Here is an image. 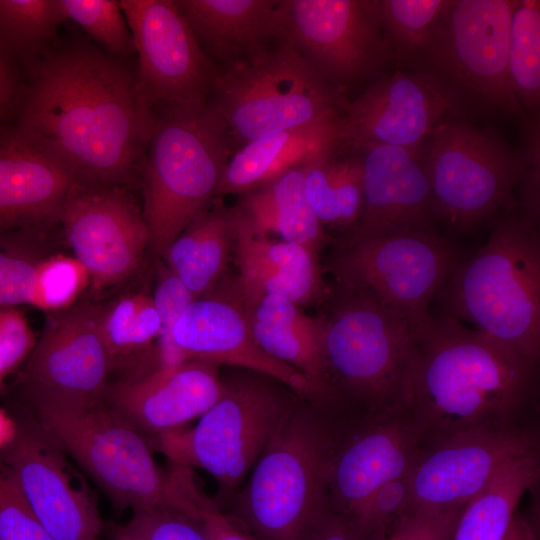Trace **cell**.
I'll return each mask as SVG.
<instances>
[{"instance_id": "obj_40", "label": "cell", "mask_w": 540, "mask_h": 540, "mask_svg": "<svg viewBox=\"0 0 540 540\" xmlns=\"http://www.w3.org/2000/svg\"><path fill=\"white\" fill-rule=\"evenodd\" d=\"M411 471L382 485L366 502L355 522L360 540H381L407 511Z\"/></svg>"}, {"instance_id": "obj_37", "label": "cell", "mask_w": 540, "mask_h": 540, "mask_svg": "<svg viewBox=\"0 0 540 540\" xmlns=\"http://www.w3.org/2000/svg\"><path fill=\"white\" fill-rule=\"evenodd\" d=\"M48 235L32 230L0 232V308L30 305L36 268L49 256L44 249Z\"/></svg>"}, {"instance_id": "obj_7", "label": "cell", "mask_w": 540, "mask_h": 540, "mask_svg": "<svg viewBox=\"0 0 540 540\" xmlns=\"http://www.w3.org/2000/svg\"><path fill=\"white\" fill-rule=\"evenodd\" d=\"M232 155L227 129L209 102L153 109L142 170L149 247L163 256L215 196Z\"/></svg>"}, {"instance_id": "obj_44", "label": "cell", "mask_w": 540, "mask_h": 540, "mask_svg": "<svg viewBox=\"0 0 540 540\" xmlns=\"http://www.w3.org/2000/svg\"><path fill=\"white\" fill-rule=\"evenodd\" d=\"M463 507L408 510L381 540H451Z\"/></svg>"}, {"instance_id": "obj_29", "label": "cell", "mask_w": 540, "mask_h": 540, "mask_svg": "<svg viewBox=\"0 0 540 540\" xmlns=\"http://www.w3.org/2000/svg\"><path fill=\"white\" fill-rule=\"evenodd\" d=\"M306 164V163H305ZM297 166L267 185L244 194L234 207L255 233L298 243L317 251L331 239L315 217L304 189V167Z\"/></svg>"}, {"instance_id": "obj_19", "label": "cell", "mask_w": 540, "mask_h": 540, "mask_svg": "<svg viewBox=\"0 0 540 540\" xmlns=\"http://www.w3.org/2000/svg\"><path fill=\"white\" fill-rule=\"evenodd\" d=\"M421 451L418 434L399 407L359 420L338 417L328 473L331 511L355 523L376 490L409 472Z\"/></svg>"}, {"instance_id": "obj_45", "label": "cell", "mask_w": 540, "mask_h": 540, "mask_svg": "<svg viewBox=\"0 0 540 540\" xmlns=\"http://www.w3.org/2000/svg\"><path fill=\"white\" fill-rule=\"evenodd\" d=\"M34 344L25 316L14 307L0 308V383L24 363Z\"/></svg>"}, {"instance_id": "obj_1", "label": "cell", "mask_w": 540, "mask_h": 540, "mask_svg": "<svg viewBox=\"0 0 540 540\" xmlns=\"http://www.w3.org/2000/svg\"><path fill=\"white\" fill-rule=\"evenodd\" d=\"M28 73L14 129L85 185L133 186L142 176L153 125L136 73L84 42L50 47Z\"/></svg>"}, {"instance_id": "obj_14", "label": "cell", "mask_w": 540, "mask_h": 540, "mask_svg": "<svg viewBox=\"0 0 540 540\" xmlns=\"http://www.w3.org/2000/svg\"><path fill=\"white\" fill-rule=\"evenodd\" d=\"M280 12L289 41L341 92L393 64L379 0H280Z\"/></svg>"}, {"instance_id": "obj_28", "label": "cell", "mask_w": 540, "mask_h": 540, "mask_svg": "<svg viewBox=\"0 0 540 540\" xmlns=\"http://www.w3.org/2000/svg\"><path fill=\"white\" fill-rule=\"evenodd\" d=\"M234 289L257 344L272 358L302 373L329 409L322 316L310 317L299 305L279 295L247 297Z\"/></svg>"}, {"instance_id": "obj_10", "label": "cell", "mask_w": 540, "mask_h": 540, "mask_svg": "<svg viewBox=\"0 0 540 540\" xmlns=\"http://www.w3.org/2000/svg\"><path fill=\"white\" fill-rule=\"evenodd\" d=\"M437 220L471 231L516 206L514 189L528 168L526 149L462 118L442 120L419 148Z\"/></svg>"}, {"instance_id": "obj_35", "label": "cell", "mask_w": 540, "mask_h": 540, "mask_svg": "<svg viewBox=\"0 0 540 540\" xmlns=\"http://www.w3.org/2000/svg\"><path fill=\"white\" fill-rule=\"evenodd\" d=\"M507 70L511 89L525 110L540 102V1L516 0L508 34Z\"/></svg>"}, {"instance_id": "obj_17", "label": "cell", "mask_w": 540, "mask_h": 540, "mask_svg": "<svg viewBox=\"0 0 540 540\" xmlns=\"http://www.w3.org/2000/svg\"><path fill=\"white\" fill-rule=\"evenodd\" d=\"M59 226L96 291L128 279L149 247L142 210L122 186H81L65 203Z\"/></svg>"}, {"instance_id": "obj_34", "label": "cell", "mask_w": 540, "mask_h": 540, "mask_svg": "<svg viewBox=\"0 0 540 540\" xmlns=\"http://www.w3.org/2000/svg\"><path fill=\"white\" fill-rule=\"evenodd\" d=\"M450 0H379L382 33L399 68L414 69Z\"/></svg>"}, {"instance_id": "obj_9", "label": "cell", "mask_w": 540, "mask_h": 540, "mask_svg": "<svg viewBox=\"0 0 540 540\" xmlns=\"http://www.w3.org/2000/svg\"><path fill=\"white\" fill-rule=\"evenodd\" d=\"M209 104L236 149L271 133L344 115L349 105L287 37L218 68Z\"/></svg>"}, {"instance_id": "obj_13", "label": "cell", "mask_w": 540, "mask_h": 540, "mask_svg": "<svg viewBox=\"0 0 540 540\" xmlns=\"http://www.w3.org/2000/svg\"><path fill=\"white\" fill-rule=\"evenodd\" d=\"M103 307L88 300L48 312L40 337L12 385V402L104 400L113 359L102 330Z\"/></svg>"}, {"instance_id": "obj_33", "label": "cell", "mask_w": 540, "mask_h": 540, "mask_svg": "<svg viewBox=\"0 0 540 540\" xmlns=\"http://www.w3.org/2000/svg\"><path fill=\"white\" fill-rule=\"evenodd\" d=\"M63 21L59 0H0V56L12 68L29 67L52 47Z\"/></svg>"}, {"instance_id": "obj_3", "label": "cell", "mask_w": 540, "mask_h": 540, "mask_svg": "<svg viewBox=\"0 0 540 540\" xmlns=\"http://www.w3.org/2000/svg\"><path fill=\"white\" fill-rule=\"evenodd\" d=\"M29 414L106 493L114 506L133 511L167 508L199 519L202 493L189 469L165 473L154 461L148 439L104 400L12 402Z\"/></svg>"}, {"instance_id": "obj_24", "label": "cell", "mask_w": 540, "mask_h": 540, "mask_svg": "<svg viewBox=\"0 0 540 540\" xmlns=\"http://www.w3.org/2000/svg\"><path fill=\"white\" fill-rule=\"evenodd\" d=\"M83 185L64 162L13 126L0 128V232L50 233Z\"/></svg>"}, {"instance_id": "obj_43", "label": "cell", "mask_w": 540, "mask_h": 540, "mask_svg": "<svg viewBox=\"0 0 540 540\" xmlns=\"http://www.w3.org/2000/svg\"><path fill=\"white\" fill-rule=\"evenodd\" d=\"M152 299L160 319L159 364L180 362L182 360L172 345L171 333L180 315L195 298L166 266L159 274Z\"/></svg>"}, {"instance_id": "obj_38", "label": "cell", "mask_w": 540, "mask_h": 540, "mask_svg": "<svg viewBox=\"0 0 540 540\" xmlns=\"http://www.w3.org/2000/svg\"><path fill=\"white\" fill-rule=\"evenodd\" d=\"M59 3L65 20L80 26L102 50L120 59L135 53L119 1L59 0Z\"/></svg>"}, {"instance_id": "obj_11", "label": "cell", "mask_w": 540, "mask_h": 540, "mask_svg": "<svg viewBox=\"0 0 540 540\" xmlns=\"http://www.w3.org/2000/svg\"><path fill=\"white\" fill-rule=\"evenodd\" d=\"M515 4L516 0H450L412 70L435 79L467 116H524L507 70Z\"/></svg>"}, {"instance_id": "obj_8", "label": "cell", "mask_w": 540, "mask_h": 540, "mask_svg": "<svg viewBox=\"0 0 540 540\" xmlns=\"http://www.w3.org/2000/svg\"><path fill=\"white\" fill-rule=\"evenodd\" d=\"M216 402L191 428L153 437L151 447L175 467L200 468L217 484V497L233 500L288 413L303 399L259 372L230 367L221 374Z\"/></svg>"}, {"instance_id": "obj_49", "label": "cell", "mask_w": 540, "mask_h": 540, "mask_svg": "<svg viewBox=\"0 0 540 540\" xmlns=\"http://www.w3.org/2000/svg\"><path fill=\"white\" fill-rule=\"evenodd\" d=\"M504 540H536L532 526L516 513Z\"/></svg>"}, {"instance_id": "obj_25", "label": "cell", "mask_w": 540, "mask_h": 540, "mask_svg": "<svg viewBox=\"0 0 540 540\" xmlns=\"http://www.w3.org/2000/svg\"><path fill=\"white\" fill-rule=\"evenodd\" d=\"M232 209L239 269L234 287L241 295L274 294L299 306L327 295L317 250L257 234Z\"/></svg>"}, {"instance_id": "obj_6", "label": "cell", "mask_w": 540, "mask_h": 540, "mask_svg": "<svg viewBox=\"0 0 540 540\" xmlns=\"http://www.w3.org/2000/svg\"><path fill=\"white\" fill-rule=\"evenodd\" d=\"M335 293L322 316L329 410L352 421L398 407L419 323L363 293Z\"/></svg>"}, {"instance_id": "obj_22", "label": "cell", "mask_w": 540, "mask_h": 540, "mask_svg": "<svg viewBox=\"0 0 540 540\" xmlns=\"http://www.w3.org/2000/svg\"><path fill=\"white\" fill-rule=\"evenodd\" d=\"M216 364L185 359L159 364L148 373L109 384L105 403L148 437L182 428L218 399L222 379Z\"/></svg>"}, {"instance_id": "obj_21", "label": "cell", "mask_w": 540, "mask_h": 540, "mask_svg": "<svg viewBox=\"0 0 540 540\" xmlns=\"http://www.w3.org/2000/svg\"><path fill=\"white\" fill-rule=\"evenodd\" d=\"M171 340L181 360L196 359L259 372L324 407L321 394L302 373L272 358L257 344L234 288L229 296L208 294L194 299L175 323Z\"/></svg>"}, {"instance_id": "obj_50", "label": "cell", "mask_w": 540, "mask_h": 540, "mask_svg": "<svg viewBox=\"0 0 540 540\" xmlns=\"http://www.w3.org/2000/svg\"><path fill=\"white\" fill-rule=\"evenodd\" d=\"M15 431L16 427L13 418L0 409V451L12 441Z\"/></svg>"}, {"instance_id": "obj_20", "label": "cell", "mask_w": 540, "mask_h": 540, "mask_svg": "<svg viewBox=\"0 0 540 540\" xmlns=\"http://www.w3.org/2000/svg\"><path fill=\"white\" fill-rule=\"evenodd\" d=\"M466 113L432 77L418 70H396L378 78L344 115L345 145L383 144L419 150L433 129Z\"/></svg>"}, {"instance_id": "obj_41", "label": "cell", "mask_w": 540, "mask_h": 540, "mask_svg": "<svg viewBox=\"0 0 540 540\" xmlns=\"http://www.w3.org/2000/svg\"><path fill=\"white\" fill-rule=\"evenodd\" d=\"M120 530L133 540H210L201 520L167 508L133 511Z\"/></svg>"}, {"instance_id": "obj_30", "label": "cell", "mask_w": 540, "mask_h": 540, "mask_svg": "<svg viewBox=\"0 0 540 540\" xmlns=\"http://www.w3.org/2000/svg\"><path fill=\"white\" fill-rule=\"evenodd\" d=\"M233 242V209L215 204L189 223L163 257L167 268L197 299L210 294L217 285Z\"/></svg>"}, {"instance_id": "obj_18", "label": "cell", "mask_w": 540, "mask_h": 540, "mask_svg": "<svg viewBox=\"0 0 540 540\" xmlns=\"http://www.w3.org/2000/svg\"><path fill=\"white\" fill-rule=\"evenodd\" d=\"M539 451L535 428L471 429L421 451L410 476L408 510L465 504L509 463Z\"/></svg>"}, {"instance_id": "obj_42", "label": "cell", "mask_w": 540, "mask_h": 540, "mask_svg": "<svg viewBox=\"0 0 540 540\" xmlns=\"http://www.w3.org/2000/svg\"><path fill=\"white\" fill-rule=\"evenodd\" d=\"M0 540H55L33 513L11 470L1 459Z\"/></svg>"}, {"instance_id": "obj_32", "label": "cell", "mask_w": 540, "mask_h": 540, "mask_svg": "<svg viewBox=\"0 0 540 540\" xmlns=\"http://www.w3.org/2000/svg\"><path fill=\"white\" fill-rule=\"evenodd\" d=\"M539 476V451L509 463L465 504L451 540H504L520 499Z\"/></svg>"}, {"instance_id": "obj_2", "label": "cell", "mask_w": 540, "mask_h": 540, "mask_svg": "<svg viewBox=\"0 0 540 540\" xmlns=\"http://www.w3.org/2000/svg\"><path fill=\"white\" fill-rule=\"evenodd\" d=\"M538 365L455 318L429 314L416 326L398 407L412 422L421 450L471 429L529 427Z\"/></svg>"}, {"instance_id": "obj_12", "label": "cell", "mask_w": 540, "mask_h": 540, "mask_svg": "<svg viewBox=\"0 0 540 540\" xmlns=\"http://www.w3.org/2000/svg\"><path fill=\"white\" fill-rule=\"evenodd\" d=\"M459 262L454 244L436 230H416L345 234L328 268L338 287L368 295L418 324Z\"/></svg>"}, {"instance_id": "obj_36", "label": "cell", "mask_w": 540, "mask_h": 540, "mask_svg": "<svg viewBox=\"0 0 540 540\" xmlns=\"http://www.w3.org/2000/svg\"><path fill=\"white\" fill-rule=\"evenodd\" d=\"M102 330L115 365L116 359L147 348L160 333V319L152 296L133 293L103 307Z\"/></svg>"}, {"instance_id": "obj_26", "label": "cell", "mask_w": 540, "mask_h": 540, "mask_svg": "<svg viewBox=\"0 0 540 540\" xmlns=\"http://www.w3.org/2000/svg\"><path fill=\"white\" fill-rule=\"evenodd\" d=\"M199 45L220 68L286 37L280 0H174Z\"/></svg>"}, {"instance_id": "obj_51", "label": "cell", "mask_w": 540, "mask_h": 540, "mask_svg": "<svg viewBox=\"0 0 540 540\" xmlns=\"http://www.w3.org/2000/svg\"><path fill=\"white\" fill-rule=\"evenodd\" d=\"M115 540H133L126 534H124L120 529L115 534Z\"/></svg>"}, {"instance_id": "obj_46", "label": "cell", "mask_w": 540, "mask_h": 540, "mask_svg": "<svg viewBox=\"0 0 540 540\" xmlns=\"http://www.w3.org/2000/svg\"><path fill=\"white\" fill-rule=\"evenodd\" d=\"M199 517L210 540H255L205 495L199 504Z\"/></svg>"}, {"instance_id": "obj_16", "label": "cell", "mask_w": 540, "mask_h": 540, "mask_svg": "<svg viewBox=\"0 0 540 540\" xmlns=\"http://www.w3.org/2000/svg\"><path fill=\"white\" fill-rule=\"evenodd\" d=\"M12 441L0 451L24 498L55 540H98L102 521L93 491L66 452L27 413L12 410Z\"/></svg>"}, {"instance_id": "obj_4", "label": "cell", "mask_w": 540, "mask_h": 540, "mask_svg": "<svg viewBox=\"0 0 540 540\" xmlns=\"http://www.w3.org/2000/svg\"><path fill=\"white\" fill-rule=\"evenodd\" d=\"M338 418L301 399L226 512L255 540H306L331 511L328 473Z\"/></svg>"}, {"instance_id": "obj_27", "label": "cell", "mask_w": 540, "mask_h": 540, "mask_svg": "<svg viewBox=\"0 0 540 540\" xmlns=\"http://www.w3.org/2000/svg\"><path fill=\"white\" fill-rule=\"evenodd\" d=\"M344 145L343 115L257 138L232 153L218 196L257 190L285 172Z\"/></svg>"}, {"instance_id": "obj_47", "label": "cell", "mask_w": 540, "mask_h": 540, "mask_svg": "<svg viewBox=\"0 0 540 540\" xmlns=\"http://www.w3.org/2000/svg\"><path fill=\"white\" fill-rule=\"evenodd\" d=\"M306 540H360V536L352 520L330 511Z\"/></svg>"}, {"instance_id": "obj_31", "label": "cell", "mask_w": 540, "mask_h": 540, "mask_svg": "<svg viewBox=\"0 0 540 540\" xmlns=\"http://www.w3.org/2000/svg\"><path fill=\"white\" fill-rule=\"evenodd\" d=\"M345 145L305 164L304 189L308 203L322 227L347 234L363 210V174L358 154Z\"/></svg>"}, {"instance_id": "obj_5", "label": "cell", "mask_w": 540, "mask_h": 540, "mask_svg": "<svg viewBox=\"0 0 540 540\" xmlns=\"http://www.w3.org/2000/svg\"><path fill=\"white\" fill-rule=\"evenodd\" d=\"M436 298L445 316L539 362V222L515 208L498 213L485 244L458 263Z\"/></svg>"}, {"instance_id": "obj_15", "label": "cell", "mask_w": 540, "mask_h": 540, "mask_svg": "<svg viewBox=\"0 0 540 540\" xmlns=\"http://www.w3.org/2000/svg\"><path fill=\"white\" fill-rule=\"evenodd\" d=\"M146 102L193 107L209 102L218 68L205 54L174 0H121Z\"/></svg>"}, {"instance_id": "obj_48", "label": "cell", "mask_w": 540, "mask_h": 540, "mask_svg": "<svg viewBox=\"0 0 540 540\" xmlns=\"http://www.w3.org/2000/svg\"><path fill=\"white\" fill-rule=\"evenodd\" d=\"M21 91L15 69L0 56V128L7 116L16 112Z\"/></svg>"}, {"instance_id": "obj_23", "label": "cell", "mask_w": 540, "mask_h": 540, "mask_svg": "<svg viewBox=\"0 0 540 540\" xmlns=\"http://www.w3.org/2000/svg\"><path fill=\"white\" fill-rule=\"evenodd\" d=\"M349 147L362 164L363 210L356 227L347 234L435 230L437 215L419 150L373 143Z\"/></svg>"}, {"instance_id": "obj_39", "label": "cell", "mask_w": 540, "mask_h": 540, "mask_svg": "<svg viewBox=\"0 0 540 540\" xmlns=\"http://www.w3.org/2000/svg\"><path fill=\"white\" fill-rule=\"evenodd\" d=\"M89 284L86 269L74 256L49 255L36 268L30 305L47 312L69 308Z\"/></svg>"}]
</instances>
